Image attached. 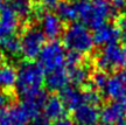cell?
Segmentation results:
<instances>
[{
    "mask_svg": "<svg viewBox=\"0 0 126 125\" xmlns=\"http://www.w3.org/2000/svg\"><path fill=\"white\" fill-rule=\"evenodd\" d=\"M77 19L86 27L96 29L106 23L114 15V9L108 0H79L76 1Z\"/></svg>",
    "mask_w": 126,
    "mask_h": 125,
    "instance_id": "obj_1",
    "label": "cell"
},
{
    "mask_svg": "<svg viewBox=\"0 0 126 125\" xmlns=\"http://www.w3.org/2000/svg\"><path fill=\"white\" fill-rule=\"evenodd\" d=\"M94 36L89 28L81 22H72L63 32V46L69 52L89 54L94 49Z\"/></svg>",
    "mask_w": 126,
    "mask_h": 125,
    "instance_id": "obj_2",
    "label": "cell"
},
{
    "mask_svg": "<svg viewBox=\"0 0 126 125\" xmlns=\"http://www.w3.org/2000/svg\"><path fill=\"white\" fill-rule=\"evenodd\" d=\"M45 83V71L39 63L23 62L16 69V90L20 96L42 89Z\"/></svg>",
    "mask_w": 126,
    "mask_h": 125,
    "instance_id": "obj_3",
    "label": "cell"
},
{
    "mask_svg": "<svg viewBox=\"0 0 126 125\" xmlns=\"http://www.w3.org/2000/svg\"><path fill=\"white\" fill-rule=\"evenodd\" d=\"M65 52L64 46L59 41H50L43 46L39 55V64L45 72L53 71L55 69L67 67L65 66Z\"/></svg>",
    "mask_w": 126,
    "mask_h": 125,
    "instance_id": "obj_4",
    "label": "cell"
},
{
    "mask_svg": "<svg viewBox=\"0 0 126 125\" xmlns=\"http://www.w3.org/2000/svg\"><path fill=\"white\" fill-rule=\"evenodd\" d=\"M96 66L104 72L126 66V48L118 43L103 47L96 57Z\"/></svg>",
    "mask_w": 126,
    "mask_h": 125,
    "instance_id": "obj_5",
    "label": "cell"
},
{
    "mask_svg": "<svg viewBox=\"0 0 126 125\" xmlns=\"http://www.w3.org/2000/svg\"><path fill=\"white\" fill-rule=\"evenodd\" d=\"M46 45V36L36 27L28 28L23 32L20 39V53L28 61L39 57L41 50Z\"/></svg>",
    "mask_w": 126,
    "mask_h": 125,
    "instance_id": "obj_6",
    "label": "cell"
},
{
    "mask_svg": "<svg viewBox=\"0 0 126 125\" xmlns=\"http://www.w3.org/2000/svg\"><path fill=\"white\" fill-rule=\"evenodd\" d=\"M104 92L110 99L119 103L126 110V71H119L110 76Z\"/></svg>",
    "mask_w": 126,
    "mask_h": 125,
    "instance_id": "obj_7",
    "label": "cell"
},
{
    "mask_svg": "<svg viewBox=\"0 0 126 125\" xmlns=\"http://www.w3.org/2000/svg\"><path fill=\"white\" fill-rule=\"evenodd\" d=\"M31 119L32 117L21 104L0 109V125H29Z\"/></svg>",
    "mask_w": 126,
    "mask_h": 125,
    "instance_id": "obj_8",
    "label": "cell"
},
{
    "mask_svg": "<svg viewBox=\"0 0 126 125\" xmlns=\"http://www.w3.org/2000/svg\"><path fill=\"white\" fill-rule=\"evenodd\" d=\"M40 29L46 37L56 40L63 32V22L57 14L47 11L40 17Z\"/></svg>",
    "mask_w": 126,
    "mask_h": 125,
    "instance_id": "obj_9",
    "label": "cell"
},
{
    "mask_svg": "<svg viewBox=\"0 0 126 125\" xmlns=\"http://www.w3.org/2000/svg\"><path fill=\"white\" fill-rule=\"evenodd\" d=\"M47 98H48L47 92L43 89L36 90V91L21 96V99H22L21 105L26 109V111L29 113L32 119H34L40 116V112L43 110Z\"/></svg>",
    "mask_w": 126,
    "mask_h": 125,
    "instance_id": "obj_10",
    "label": "cell"
},
{
    "mask_svg": "<svg viewBox=\"0 0 126 125\" xmlns=\"http://www.w3.org/2000/svg\"><path fill=\"white\" fill-rule=\"evenodd\" d=\"M19 25L20 19L7 4L0 13V40L14 36L15 32L19 29Z\"/></svg>",
    "mask_w": 126,
    "mask_h": 125,
    "instance_id": "obj_11",
    "label": "cell"
},
{
    "mask_svg": "<svg viewBox=\"0 0 126 125\" xmlns=\"http://www.w3.org/2000/svg\"><path fill=\"white\" fill-rule=\"evenodd\" d=\"M92 36H94V43L98 46H102V47L117 43L119 39L122 37L117 27L108 22L97 27L94 29Z\"/></svg>",
    "mask_w": 126,
    "mask_h": 125,
    "instance_id": "obj_12",
    "label": "cell"
},
{
    "mask_svg": "<svg viewBox=\"0 0 126 125\" xmlns=\"http://www.w3.org/2000/svg\"><path fill=\"white\" fill-rule=\"evenodd\" d=\"M125 115V107L119 103L112 102L106 104L99 111V121L103 125H119Z\"/></svg>",
    "mask_w": 126,
    "mask_h": 125,
    "instance_id": "obj_13",
    "label": "cell"
},
{
    "mask_svg": "<svg viewBox=\"0 0 126 125\" xmlns=\"http://www.w3.org/2000/svg\"><path fill=\"white\" fill-rule=\"evenodd\" d=\"M99 121V110L97 107L83 104L72 111V122L76 125H96Z\"/></svg>",
    "mask_w": 126,
    "mask_h": 125,
    "instance_id": "obj_14",
    "label": "cell"
},
{
    "mask_svg": "<svg viewBox=\"0 0 126 125\" xmlns=\"http://www.w3.org/2000/svg\"><path fill=\"white\" fill-rule=\"evenodd\" d=\"M60 98L64 104L65 109L69 110H76L77 107L81 105L85 104V99H84V91H82L79 88L77 87H69L64 88L63 90L60 91Z\"/></svg>",
    "mask_w": 126,
    "mask_h": 125,
    "instance_id": "obj_15",
    "label": "cell"
},
{
    "mask_svg": "<svg viewBox=\"0 0 126 125\" xmlns=\"http://www.w3.org/2000/svg\"><path fill=\"white\" fill-rule=\"evenodd\" d=\"M69 82L70 81L67 67L55 69L45 75V84L51 91H61L64 88H67Z\"/></svg>",
    "mask_w": 126,
    "mask_h": 125,
    "instance_id": "obj_16",
    "label": "cell"
},
{
    "mask_svg": "<svg viewBox=\"0 0 126 125\" xmlns=\"http://www.w3.org/2000/svg\"><path fill=\"white\" fill-rule=\"evenodd\" d=\"M65 107L59 96H50L43 107V116L50 122H59L65 118Z\"/></svg>",
    "mask_w": 126,
    "mask_h": 125,
    "instance_id": "obj_17",
    "label": "cell"
},
{
    "mask_svg": "<svg viewBox=\"0 0 126 125\" xmlns=\"http://www.w3.org/2000/svg\"><path fill=\"white\" fill-rule=\"evenodd\" d=\"M67 69L68 75H69V81L74 84V87L78 88L79 85L85 84L88 80L90 78L89 69L83 64H78V66H74V67H67Z\"/></svg>",
    "mask_w": 126,
    "mask_h": 125,
    "instance_id": "obj_18",
    "label": "cell"
},
{
    "mask_svg": "<svg viewBox=\"0 0 126 125\" xmlns=\"http://www.w3.org/2000/svg\"><path fill=\"white\" fill-rule=\"evenodd\" d=\"M16 84V69L11 64L0 67V87L4 89H12Z\"/></svg>",
    "mask_w": 126,
    "mask_h": 125,
    "instance_id": "obj_19",
    "label": "cell"
},
{
    "mask_svg": "<svg viewBox=\"0 0 126 125\" xmlns=\"http://www.w3.org/2000/svg\"><path fill=\"white\" fill-rule=\"evenodd\" d=\"M56 12L61 20L64 21H75L77 20L76 4L71 1H59L56 6Z\"/></svg>",
    "mask_w": 126,
    "mask_h": 125,
    "instance_id": "obj_20",
    "label": "cell"
},
{
    "mask_svg": "<svg viewBox=\"0 0 126 125\" xmlns=\"http://www.w3.org/2000/svg\"><path fill=\"white\" fill-rule=\"evenodd\" d=\"M8 5L19 17V19L29 18L33 12V5L31 0H11Z\"/></svg>",
    "mask_w": 126,
    "mask_h": 125,
    "instance_id": "obj_21",
    "label": "cell"
},
{
    "mask_svg": "<svg viewBox=\"0 0 126 125\" xmlns=\"http://www.w3.org/2000/svg\"><path fill=\"white\" fill-rule=\"evenodd\" d=\"M0 50L4 54L14 56L20 53V39L16 36H9L0 40Z\"/></svg>",
    "mask_w": 126,
    "mask_h": 125,
    "instance_id": "obj_22",
    "label": "cell"
},
{
    "mask_svg": "<svg viewBox=\"0 0 126 125\" xmlns=\"http://www.w3.org/2000/svg\"><path fill=\"white\" fill-rule=\"evenodd\" d=\"M108 76L104 71L99 70V71H96L92 75V84L99 90H104L105 85H106V82H108Z\"/></svg>",
    "mask_w": 126,
    "mask_h": 125,
    "instance_id": "obj_23",
    "label": "cell"
},
{
    "mask_svg": "<svg viewBox=\"0 0 126 125\" xmlns=\"http://www.w3.org/2000/svg\"><path fill=\"white\" fill-rule=\"evenodd\" d=\"M84 99H85V104H90L97 107L100 103V95L94 89H88L84 90Z\"/></svg>",
    "mask_w": 126,
    "mask_h": 125,
    "instance_id": "obj_24",
    "label": "cell"
},
{
    "mask_svg": "<svg viewBox=\"0 0 126 125\" xmlns=\"http://www.w3.org/2000/svg\"><path fill=\"white\" fill-rule=\"evenodd\" d=\"M82 62V55L81 54L74 53V52H68L65 55V64L67 67H74V66H78Z\"/></svg>",
    "mask_w": 126,
    "mask_h": 125,
    "instance_id": "obj_25",
    "label": "cell"
},
{
    "mask_svg": "<svg viewBox=\"0 0 126 125\" xmlns=\"http://www.w3.org/2000/svg\"><path fill=\"white\" fill-rule=\"evenodd\" d=\"M118 31L120 33V36L126 39V13L122 14L117 20V26Z\"/></svg>",
    "mask_w": 126,
    "mask_h": 125,
    "instance_id": "obj_26",
    "label": "cell"
},
{
    "mask_svg": "<svg viewBox=\"0 0 126 125\" xmlns=\"http://www.w3.org/2000/svg\"><path fill=\"white\" fill-rule=\"evenodd\" d=\"M111 7L116 11H125L126 9V0H108Z\"/></svg>",
    "mask_w": 126,
    "mask_h": 125,
    "instance_id": "obj_27",
    "label": "cell"
},
{
    "mask_svg": "<svg viewBox=\"0 0 126 125\" xmlns=\"http://www.w3.org/2000/svg\"><path fill=\"white\" fill-rule=\"evenodd\" d=\"M11 101H12L11 95L5 91H0V109L11 105Z\"/></svg>",
    "mask_w": 126,
    "mask_h": 125,
    "instance_id": "obj_28",
    "label": "cell"
},
{
    "mask_svg": "<svg viewBox=\"0 0 126 125\" xmlns=\"http://www.w3.org/2000/svg\"><path fill=\"white\" fill-rule=\"evenodd\" d=\"M32 125H53L49 119H47L45 116H39L33 119V124Z\"/></svg>",
    "mask_w": 126,
    "mask_h": 125,
    "instance_id": "obj_29",
    "label": "cell"
},
{
    "mask_svg": "<svg viewBox=\"0 0 126 125\" xmlns=\"http://www.w3.org/2000/svg\"><path fill=\"white\" fill-rule=\"evenodd\" d=\"M37 1L41 2L42 6H45L46 8H54L59 4V0H37Z\"/></svg>",
    "mask_w": 126,
    "mask_h": 125,
    "instance_id": "obj_30",
    "label": "cell"
},
{
    "mask_svg": "<svg viewBox=\"0 0 126 125\" xmlns=\"http://www.w3.org/2000/svg\"><path fill=\"white\" fill-rule=\"evenodd\" d=\"M54 125H76V124H75L72 121L68 119V118H63V119H61V121L56 122Z\"/></svg>",
    "mask_w": 126,
    "mask_h": 125,
    "instance_id": "obj_31",
    "label": "cell"
},
{
    "mask_svg": "<svg viewBox=\"0 0 126 125\" xmlns=\"http://www.w3.org/2000/svg\"><path fill=\"white\" fill-rule=\"evenodd\" d=\"M6 0H0V13L2 12V9H4V7L6 6Z\"/></svg>",
    "mask_w": 126,
    "mask_h": 125,
    "instance_id": "obj_32",
    "label": "cell"
},
{
    "mask_svg": "<svg viewBox=\"0 0 126 125\" xmlns=\"http://www.w3.org/2000/svg\"><path fill=\"white\" fill-rule=\"evenodd\" d=\"M119 125H126V115L124 116V118L122 119V122H120V124Z\"/></svg>",
    "mask_w": 126,
    "mask_h": 125,
    "instance_id": "obj_33",
    "label": "cell"
},
{
    "mask_svg": "<svg viewBox=\"0 0 126 125\" xmlns=\"http://www.w3.org/2000/svg\"><path fill=\"white\" fill-rule=\"evenodd\" d=\"M1 61H2V56H1V53H0V64H1ZM1 67V66H0Z\"/></svg>",
    "mask_w": 126,
    "mask_h": 125,
    "instance_id": "obj_34",
    "label": "cell"
}]
</instances>
